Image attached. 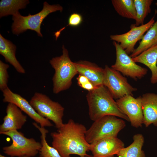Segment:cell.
<instances>
[{"mask_svg": "<svg viewBox=\"0 0 157 157\" xmlns=\"http://www.w3.org/2000/svg\"><path fill=\"white\" fill-rule=\"evenodd\" d=\"M57 129L51 133L52 145L62 157H71L72 154L80 157L88 155L87 152L89 151L90 144L86 140L87 129L84 125L71 119Z\"/></svg>", "mask_w": 157, "mask_h": 157, "instance_id": "cell-1", "label": "cell"}, {"mask_svg": "<svg viewBox=\"0 0 157 157\" xmlns=\"http://www.w3.org/2000/svg\"><path fill=\"white\" fill-rule=\"evenodd\" d=\"M90 119L94 121L107 115H112L129 121L119 109L108 89L104 85L88 91L86 95Z\"/></svg>", "mask_w": 157, "mask_h": 157, "instance_id": "cell-2", "label": "cell"}, {"mask_svg": "<svg viewBox=\"0 0 157 157\" xmlns=\"http://www.w3.org/2000/svg\"><path fill=\"white\" fill-rule=\"evenodd\" d=\"M62 49V55L49 60L55 70L52 81L53 91L56 94L68 89L72 85V78L78 74L74 62L71 60L68 51L63 45Z\"/></svg>", "mask_w": 157, "mask_h": 157, "instance_id": "cell-3", "label": "cell"}, {"mask_svg": "<svg viewBox=\"0 0 157 157\" xmlns=\"http://www.w3.org/2000/svg\"><path fill=\"white\" fill-rule=\"evenodd\" d=\"M63 9L62 6L59 4L51 5L45 1L42 10L35 14H29L27 16H23L18 12L12 15V32L14 34L18 35L31 30L35 31L38 36L42 37L41 26L44 19L49 14L56 11L61 12Z\"/></svg>", "mask_w": 157, "mask_h": 157, "instance_id": "cell-4", "label": "cell"}, {"mask_svg": "<svg viewBox=\"0 0 157 157\" xmlns=\"http://www.w3.org/2000/svg\"><path fill=\"white\" fill-rule=\"evenodd\" d=\"M125 126V122L122 119L114 115L105 116L94 121L87 130L86 140L90 144L101 139L117 137L118 133Z\"/></svg>", "mask_w": 157, "mask_h": 157, "instance_id": "cell-5", "label": "cell"}, {"mask_svg": "<svg viewBox=\"0 0 157 157\" xmlns=\"http://www.w3.org/2000/svg\"><path fill=\"white\" fill-rule=\"evenodd\" d=\"M1 134L9 137L12 140L10 145L2 148L5 154L12 157H34L39 152L42 147L41 142L33 138H26L17 130H10Z\"/></svg>", "mask_w": 157, "mask_h": 157, "instance_id": "cell-6", "label": "cell"}, {"mask_svg": "<svg viewBox=\"0 0 157 157\" xmlns=\"http://www.w3.org/2000/svg\"><path fill=\"white\" fill-rule=\"evenodd\" d=\"M29 103L40 116L52 121L57 129L64 124L65 109L58 102L53 101L45 94L36 92Z\"/></svg>", "mask_w": 157, "mask_h": 157, "instance_id": "cell-7", "label": "cell"}, {"mask_svg": "<svg viewBox=\"0 0 157 157\" xmlns=\"http://www.w3.org/2000/svg\"><path fill=\"white\" fill-rule=\"evenodd\" d=\"M104 69L103 85L108 89L114 99H117L126 95H132L133 92L137 90L119 72L107 65Z\"/></svg>", "mask_w": 157, "mask_h": 157, "instance_id": "cell-8", "label": "cell"}, {"mask_svg": "<svg viewBox=\"0 0 157 157\" xmlns=\"http://www.w3.org/2000/svg\"><path fill=\"white\" fill-rule=\"evenodd\" d=\"M113 44L116 50V60L111 68L135 80L140 79L147 74V69L137 65L119 44L113 41Z\"/></svg>", "mask_w": 157, "mask_h": 157, "instance_id": "cell-9", "label": "cell"}, {"mask_svg": "<svg viewBox=\"0 0 157 157\" xmlns=\"http://www.w3.org/2000/svg\"><path fill=\"white\" fill-rule=\"evenodd\" d=\"M154 17L155 15L148 22L140 26L132 24L129 31L122 34L111 35L110 39L119 44L128 55L131 54L136 43L142 39L145 33L155 23Z\"/></svg>", "mask_w": 157, "mask_h": 157, "instance_id": "cell-10", "label": "cell"}, {"mask_svg": "<svg viewBox=\"0 0 157 157\" xmlns=\"http://www.w3.org/2000/svg\"><path fill=\"white\" fill-rule=\"evenodd\" d=\"M117 104L121 111L128 117L133 127H141L143 124V114L141 97L135 98L128 95L117 99Z\"/></svg>", "mask_w": 157, "mask_h": 157, "instance_id": "cell-11", "label": "cell"}, {"mask_svg": "<svg viewBox=\"0 0 157 157\" xmlns=\"http://www.w3.org/2000/svg\"><path fill=\"white\" fill-rule=\"evenodd\" d=\"M4 102L13 103L16 105L33 120L36 123L40 124L42 127L53 126L49 119L40 116L25 98L20 95L14 93L8 88L2 91Z\"/></svg>", "mask_w": 157, "mask_h": 157, "instance_id": "cell-12", "label": "cell"}, {"mask_svg": "<svg viewBox=\"0 0 157 157\" xmlns=\"http://www.w3.org/2000/svg\"><path fill=\"white\" fill-rule=\"evenodd\" d=\"M124 147V143L119 139L109 137L101 139L90 144L89 151L93 157H114Z\"/></svg>", "mask_w": 157, "mask_h": 157, "instance_id": "cell-13", "label": "cell"}, {"mask_svg": "<svg viewBox=\"0 0 157 157\" xmlns=\"http://www.w3.org/2000/svg\"><path fill=\"white\" fill-rule=\"evenodd\" d=\"M16 105L8 103L6 109V114L0 126V134L12 130L21 129L27 121V117Z\"/></svg>", "mask_w": 157, "mask_h": 157, "instance_id": "cell-14", "label": "cell"}, {"mask_svg": "<svg viewBox=\"0 0 157 157\" xmlns=\"http://www.w3.org/2000/svg\"><path fill=\"white\" fill-rule=\"evenodd\" d=\"M74 63L78 74L86 77L95 87L103 85L104 69L86 60H80Z\"/></svg>", "mask_w": 157, "mask_h": 157, "instance_id": "cell-15", "label": "cell"}, {"mask_svg": "<svg viewBox=\"0 0 157 157\" xmlns=\"http://www.w3.org/2000/svg\"><path fill=\"white\" fill-rule=\"evenodd\" d=\"M143 124L146 127L157 126V94L148 93L141 97Z\"/></svg>", "mask_w": 157, "mask_h": 157, "instance_id": "cell-16", "label": "cell"}, {"mask_svg": "<svg viewBox=\"0 0 157 157\" xmlns=\"http://www.w3.org/2000/svg\"><path fill=\"white\" fill-rule=\"evenodd\" d=\"M132 59L135 62L142 63L148 67L151 72V83L155 84L157 82V44Z\"/></svg>", "mask_w": 157, "mask_h": 157, "instance_id": "cell-17", "label": "cell"}, {"mask_svg": "<svg viewBox=\"0 0 157 157\" xmlns=\"http://www.w3.org/2000/svg\"><path fill=\"white\" fill-rule=\"evenodd\" d=\"M16 46L13 42L0 34V54L4 57L6 61L12 65L17 72L24 74L25 70L16 57Z\"/></svg>", "mask_w": 157, "mask_h": 157, "instance_id": "cell-18", "label": "cell"}, {"mask_svg": "<svg viewBox=\"0 0 157 157\" xmlns=\"http://www.w3.org/2000/svg\"><path fill=\"white\" fill-rule=\"evenodd\" d=\"M133 142L129 146L122 149L116 155L118 157H145L142 147L144 139L143 135L140 133L133 136Z\"/></svg>", "mask_w": 157, "mask_h": 157, "instance_id": "cell-19", "label": "cell"}, {"mask_svg": "<svg viewBox=\"0 0 157 157\" xmlns=\"http://www.w3.org/2000/svg\"><path fill=\"white\" fill-rule=\"evenodd\" d=\"M141 40L138 47L130 55L132 58L135 57L144 51L157 44V20Z\"/></svg>", "mask_w": 157, "mask_h": 157, "instance_id": "cell-20", "label": "cell"}, {"mask_svg": "<svg viewBox=\"0 0 157 157\" xmlns=\"http://www.w3.org/2000/svg\"><path fill=\"white\" fill-rule=\"evenodd\" d=\"M111 2L119 15L124 18L135 20L136 13L133 0H112Z\"/></svg>", "mask_w": 157, "mask_h": 157, "instance_id": "cell-21", "label": "cell"}, {"mask_svg": "<svg viewBox=\"0 0 157 157\" xmlns=\"http://www.w3.org/2000/svg\"><path fill=\"white\" fill-rule=\"evenodd\" d=\"M29 3L28 0H1L0 1V17L12 15L19 10L25 8Z\"/></svg>", "mask_w": 157, "mask_h": 157, "instance_id": "cell-22", "label": "cell"}, {"mask_svg": "<svg viewBox=\"0 0 157 157\" xmlns=\"http://www.w3.org/2000/svg\"><path fill=\"white\" fill-rule=\"evenodd\" d=\"M33 124L40 131L41 136V143L42 147L39 152L40 157H62L57 150L53 147L49 146L47 143L46 137L48 133L47 130L44 127L39 126L36 122Z\"/></svg>", "mask_w": 157, "mask_h": 157, "instance_id": "cell-23", "label": "cell"}, {"mask_svg": "<svg viewBox=\"0 0 157 157\" xmlns=\"http://www.w3.org/2000/svg\"><path fill=\"white\" fill-rule=\"evenodd\" d=\"M136 13L135 25L137 26L144 24L146 17L151 12L152 0H133Z\"/></svg>", "mask_w": 157, "mask_h": 157, "instance_id": "cell-24", "label": "cell"}, {"mask_svg": "<svg viewBox=\"0 0 157 157\" xmlns=\"http://www.w3.org/2000/svg\"><path fill=\"white\" fill-rule=\"evenodd\" d=\"M9 67L8 64L0 60V89L2 91L8 87L9 76L7 70Z\"/></svg>", "mask_w": 157, "mask_h": 157, "instance_id": "cell-25", "label": "cell"}, {"mask_svg": "<svg viewBox=\"0 0 157 157\" xmlns=\"http://www.w3.org/2000/svg\"><path fill=\"white\" fill-rule=\"evenodd\" d=\"M83 21L82 16L79 13H74L71 14L69 16L68 20V26L73 27L79 26Z\"/></svg>", "mask_w": 157, "mask_h": 157, "instance_id": "cell-26", "label": "cell"}, {"mask_svg": "<svg viewBox=\"0 0 157 157\" xmlns=\"http://www.w3.org/2000/svg\"><path fill=\"white\" fill-rule=\"evenodd\" d=\"M77 79L78 85L81 87L83 85L90 81L86 77L81 74H79Z\"/></svg>", "mask_w": 157, "mask_h": 157, "instance_id": "cell-27", "label": "cell"}, {"mask_svg": "<svg viewBox=\"0 0 157 157\" xmlns=\"http://www.w3.org/2000/svg\"><path fill=\"white\" fill-rule=\"evenodd\" d=\"M81 88L89 91L93 90L95 87L91 82L89 81L83 85Z\"/></svg>", "mask_w": 157, "mask_h": 157, "instance_id": "cell-28", "label": "cell"}, {"mask_svg": "<svg viewBox=\"0 0 157 157\" xmlns=\"http://www.w3.org/2000/svg\"><path fill=\"white\" fill-rule=\"evenodd\" d=\"M0 157H6L5 156H3L1 154H0ZM19 157H28L27 156H24Z\"/></svg>", "mask_w": 157, "mask_h": 157, "instance_id": "cell-29", "label": "cell"}, {"mask_svg": "<svg viewBox=\"0 0 157 157\" xmlns=\"http://www.w3.org/2000/svg\"><path fill=\"white\" fill-rule=\"evenodd\" d=\"M85 157H93L92 156L88 155L85 156Z\"/></svg>", "mask_w": 157, "mask_h": 157, "instance_id": "cell-30", "label": "cell"}, {"mask_svg": "<svg viewBox=\"0 0 157 157\" xmlns=\"http://www.w3.org/2000/svg\"><path fill=\"white\" fill-rule=\"evenodd\" d=\"M155 5H156V6H157V2H156V3H155Z\"/></svg>", "mask_w": 157, "mask_h": 157, "instance_id": "cell-31", "label": "cell"}, {"mask_svg": "<svg viewBox=\"0 0 157 157\" xmlns=\"http://www.w3.org/2000/svg\"></svg>", "mask_w": 157, "mask_h": 157, "instance_id": "cell-32", "label": "cell"}]
</instances>
